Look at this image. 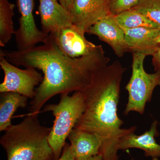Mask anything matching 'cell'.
Wrapping results in <instances>:
<instances>
[{
    "instance_id": "cell-11",
    "label": "cell",
    "mask_w": 160,
    "mask_h": 160,
    "mask_svg": "<svg viewBox=\"0 0 160 160\" xmlns=\"http://www.w3.org/2000/svg\"><path fill=\"white\" fill-rule=\"evenodd\" d=\"M42 31L55 33L73 25L71 14L60 3L53 0H38Z\"/></svg>"
},
{
    "instance_id": "cell-12",
    "label": "cell",
    "mask_w": 160,
    "mask_h": 160,
    "mask_svg": "<svg viewBox=\"0 0 160 160\" xmlns=\"http://www.w3.org/2000/svg\"><path fill=\"white\" fill-rule=\"evenodd\" d=\"M129 52H140L152 55L160 45L157 40L160 36V29L140 27L132 29H123Z\"/></svg>"
},
{
    "instance_id": "cell-8",
    "label": "cell",
    "mask_w": 160,
    "mask_h": 160,
    "mask_svg": "<svg viewBox=\"0 0 160 160\" xmlns=\"http://www.w3.org/2000/svg\"><path fill=\"white\" fill-rule=\"evenodd\" d=\"M109 3V0H74L69 11L73 26L87 33L92 26L111 14Z\"/></svg>"
},
{
    "instance_id": "cell-14",
    "label": "cell",
    "mask_w": 160,
    "mask_h": 160,
    "mask_svg": "<svg viewBox=\"0 0 160 160\" xmlns=\"http://www.w3.org/2000/svg\"><path fill=\"white\" fill-rule=\"evenodd\" d=\"M75 160H85L98 154L101 143L95 135L73 128L68 136Z\"/></svg>"
},
{
    "instance_id": "cell-17",
    "label": "cell",
    "mask_w": 160,
    "mask_h": 160,
    "mask_svg": "<svg viewBox=\"0 0 160 160\" xmlns=\"http://www.w3.org/2000/svg\"><path fill=\"white\" fill-rule=\"evenodd\" d=\"M115 19L122 29H132L145 27L159 29L158 26L143 15L130 9L114 16Z\"/></svg>"
},
{
    "instance_id": "cell-27",
    "label": "cell",
    "mask_w": 160,
    "mask_h": 160,
    "mask_svg": "<svg viewBox=\"0 0 160 160\" xmlns=\"http://www.w3.org/2000/svg\"><path fill=\"white\" fill-rule=\"evenodd\" d=\"M132 160H135L133 159H132Z\"/></svg>"
},
{
    "instance_id": "cell-19",
    "label": "cell",
    "mask_w": 160,
    "mask_h": 160,
    "mask_svg": "<svg viewBox=\"0 0 160 160\" xmlns=\"http://www.w3.org/2000/svg\"><path fill=\"white\" fill-rule=\"evenodd\" d=\"M140 0H109V10L110 14L116 16L131 9Z\"/></svg>"
},
{
    "instance_id": "cell-6",
    "label": "cell",
    "mask_w": 160,
    "mask_h": 160,
    "mask_svg": "<svg viewBox=\"0 0 160 160\" xmlns=\"http://www.w3.org/2000/svg\"><path fill=\"white\" fill-rule=\"evenodd\" d=\"M0 66L4 73L0 92H16L32 100L35 96L36 86L43 81L42 75L32 67L25 69L18 68L6 59L2 50L0 51Z\"/></svg>"
},
{
    "instance_id": "cell-10",
    "label": "cell",
    "mask_w": 160,
    "mask_h": 160,
    "mask_svg": "<svg viewBox=\"0 0 160 160\" xmlns=\"http://www.w3.org/2000/svg\"><path fill=\"white\" fill-rule=\"evenodd\" d=\"M87 33L97 36L108 44L118 57H122L129 52L124 30L117 22L114 16L109 14L100 20L92 26Z\"/></svg>"
},
{
    "instance_id": "cell-16",
    "label": "cell",
    "mask_w": 160,
    "mask_h": 160,
    "mask_svg": "<svg viewBox=\"0 0 160 160\" xmlns=\"http://www.w3.org/2000/svg\"><path fill=\"white\" fill-rule=\"evenodd\" d=\"M14 4L8 0H0V46L5 47L11 39L15 31L12 18Z\"/></svg>"
},
{
    "instance_id": "cell-20",
    "label": "cell",
    "mask_w": 160,
    "mask_h": 160,
    "mask_svg": "<svg viewBox=\"0 0 160 160\" xmlns=\"http://www.w3.org/2000/svg\"><path fill=\"white\" fill-rule=\"evenodd\" d=\"M58 160H75L70 145L66 143L62 151V154Z\"/></svg>"
},
{
    "instance_id": "cell-21",
    "label": "cell",
    "mask_w": 160,
    "mask_h": 160,
    "mask_svg": "<svg viewBox=\"0 0 160 160\" xmlns=\"http://www.w3.org/2000/svg\"><path fill=\"white\" fill-rule=\"evenodd\" d=\"M152 56V65L157 71L160 69V47Z\"/></svg>"
},
{
    "instance_id": "cell-7",
    "label": "cell",
    "mask_w": 160,
    "mask_h": 160,
    "mask_svg": "<svg viewBox=\"0 0 160 160\" xmlns=\"http://www.w3.org/2000/svg\"><path fill=\"white\" fill-rule=\"evenodd\" d=\"M21 16L19 27L15 32L18 51L32 48L40 42H46L49 34L41 31L37 27L33 15L34 0H18Z\"/></svg>"
},
{
    "instance_id": "cell-23",
    "label": "cell",
    "mask_w": 160,
    "mask_h": 160,
    "mask_svg": "<svg viewBox=\"0 0 160 160\" xmlns=\"http://www.w3.org/2000/svg\"><path fill=\"white\" fill-rule=\"evenodd\" d=\"M85 160H103L102 155L99 154L93 156Z\"/></svg>"
},
{
    "instance_id": "cell-15",
    "label": "cell",
    "mask_w": 160,
    "mask_h": 160,
    "mask_svg": "<svg viewBox=\"0 0 160 160\" xmlns=\"http://www.w3.org/2000/svg\"><path fill=\"white\" fill-rule=\"evenodd\" d=\"M0 98V131H5L12 126L11 119L19 108L27 106L28 98L13 92L1 93Z\"/></svg>"
},
{
    "instance_id": "cell-24",
    "label": "cell",
    "mask_w": 160,
    "mask_h": 160,
    "mask_svg": "<svg viewBox=\"0 0 160 160\" xmlns=\"http://www.w3.org/2000/svg\"><path fill=\"white\" fill-rule=\"evenodd\" d=\"M157 42L158 44H159L160 45V36L158 38L157 40Z\"/></svg>"
},
{
    "instance_id": "cell-4",
    "label": "cell",
    "mask_w": 160,
    "mask_h": 160,
    "mask_svg": "<svg viewBox=\"0 0 160 160\" xmlns=\"http://www.w3.org/2000/svg\"><path fill=\"white\" fill-rule=\"evenodd\" d=\"M85 109V98L82 91L61 94L59 102L48 104L43 112H51L54 116L53 125L48 137V141L54 154V160L59 159L72 130L74 128Z\"/></svg>"
},
{
    "instance_id": "cell-25",
    "label": "cell",
    "mask_w": 160,
    "mask_h": 160,
    "mask_svg": "<svg viewBox=\"0 0 160 160\" xmlns=\"http://www.w3.org/2000/svg\"><path fill=\"white\" fill-rule=\"evenodd\" d=\"M151 160H159L158 159V158H152V159Z\"/></svg>"
},
{
    "instance_id": "cell-18",
    "label": "cell",
    "mask_w": 160,
    "mask_h": 160,
    "mask_svg": "<svg viewBox=\"0 0 160 160\" xmlns=\"http://www.w3.org/2000/svg\"><path fill=\"white\" fill-rule=\"evenodd\" d=\"M131 9L143 15L160 29V0H140Z\"/></svg>"
},
{
    "instance_id": "cell-9",
    "label": "cell",
    "mask_w": 160,
    "mask_h": 160,
    "mask_svg": "<svg viewBox=\"0 0 160 160\" xmlns=\"http://www.w3.org/2000/svg\"><path fill=\"white\" fill-rule=\"evenodd\" d=\"M49 35L60 50L71 58L89 54L98 46L86 39L85 33L73 25Z\"/></svg>"
},
{
    "instance_id": "cell-26",
    "label": "cell",
    "mask_w": 160,
    "mask_h": 160,
    "mask_svg": "<svg viewBox=\"0 0 160 160\" xmlns=\"http://www.w3.org/2000/svg\"><path fill=\"white\" fill-rule=\"evenodd\" d=\"M53 1L56 2H58L57 0H53Z\"/></svg>"
},
{
    "instance_id": "cell-5",
    "label": "cell",
    "mask_w": 160,
    "mask_h": 160,
    "mask_svg": "<svg viewBox=\"0 0 160 160\" xmlns=\"http://www.w3.org/2000/svg\"><path fill=\"white\" fill-rule=\"evenodd\" d=\"M132 73L126 89L129 93L128 101L124 114L136 112L142 115L146 103L150 102L155 88L160 86V69L153 73L146 72L144 62L146 56L140 52H132Z\"/></svg>"
},
{
    "instance_id": "cell-1",
    "label": "cell",
    "mask_w": 160,
    "mask_h": 160,
    "mask_svg": "<svg viewBox=\"0 0 160 160\" xmlns=\"http://www.w3.org/2000/svg\"><path fill=\"white\" fill-rule=\"evenodd\" d=\"M8 61L16 66L32 67L42 72L44 78L30 103L31 113L39 114L45 103L55 96L81 91L92 77L108 66L109 58L98 45L89 54L71 58L61 51L51 38L46 42L24 51H3Z\"/></svg>"
},
{
    "instance_id": "cell-22",
    "label": "cell",
    "mask_w": 160,
    "mask_h": 160,
    "mask_svg": "<svg viewBox=\"0 0 160 160\" xmlns=\"http://www.w3.org/2000/svg\"><path fill=\"white\" fill-rule=\"evenodd\" d=\"M74 0H59V2L68 11H70Z\"/></svg>"
},
{
    "instance_id": "cell-3",
    "label": "cell",
    "mask_w": 160,
    "mask_h": 160,
    "mask_svg": "<svg viewBox=\"0 0 160 160\" xmlns=\"http://www.w3.org/2000/svg\"><path fill=\"white\" fill-rule=\"evenodd\" d=\"M38 116L30 112L1 137L0 143L6 150L7 160H54L48 141L51 128L42 126Z\"/></svg>"
},
{
    "instance_id": "cell-13",
    "label": "cell",
    "mask_w": 160,
    "mask_h": 160,
    "mask_svg": "<svg viewBox=\"0 0 160 160\" xmlns=\"http://www.w3.org/2000/svg\"><path fill=\"white\" fill-rule=\"evenodd\" d=\"M158 122H152L149 131L137 135L131 132L123 137L120 140L119 150H126L129 148H137L143 150L146 157L160 158V145L156 141L155 138L159 135L157 129Z\"/></svg>"
},
{
    "instance_id": "cell-2",
    "label": "cell",
    "mask_w": 160,
    "mask_h": 160,
    "mask_svg": "<svg viewBox=\"0 0 160 160\" xmlns=\"http://www.w3.org/2000/svg\"><path fill=\"white\" fill-rule=\"evenodd\" d=\"M126 69L115 61L95 73L81 90L85 109L74 128L97 137L101 143L99 154L103 160H118L120 140L136 129V126L122 129L124 122L118 116L121 82Z\"/></svg>"
}]
</instances>
